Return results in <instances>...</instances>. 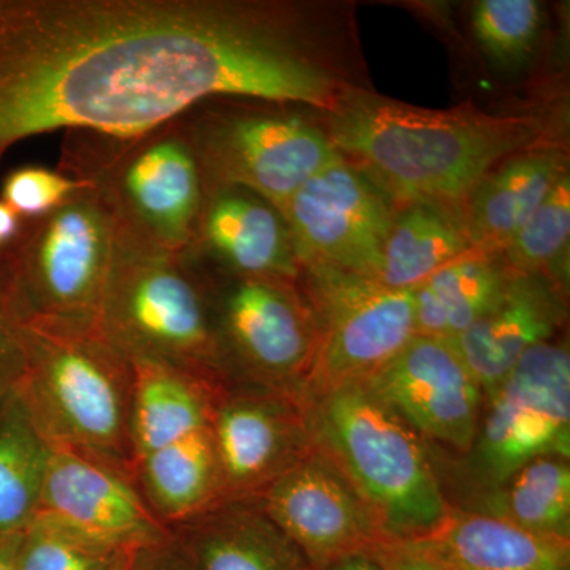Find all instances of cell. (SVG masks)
Returning <instances> with one entry per match:
<instances>
[{
    "label": "cell",
    "instance_id": "cell-12",
    "mask_svg": "<svg viewBox=\"0 0 570 570\" xmlns=\"http://www.w3.org/2000/svg\"><path fill=\"white\" fill-rule=\"evenodd\" d=\"M281 214L302 269L325 266L376 281L395 206L346 160L311 176Z\"/></svg>",
    "mask_w": 570,
    "mask_h": 570
},
{
    "label": "cell",
    "instance_id": "cell-11",
    "mask_svg": "<svg viewBox=\"0 0 570 570\" xmlns=\"http://www.w3.org/2000/svg\"><path fill=\"white\" fill-rule=\"evenodd\" d=\"M298 283L321 333L302 395L365 382L415 336L414 288L392 291L325 266H305Z\"/></svg>",
    "mask_w": 570,
    "mask_h": 570
},
{
    "label": "cell",
    "instance_id": "cell-15",
    "mask_svg": "<svg viewBox=\"0 0 570 570\" xmlns=\"http://www.w3.org/2000/svg\"><path fill=\"white\" fill-rule=\"evenodd\" d=\"M39 513L119 553L171 539L132 472L77 450L52 448Z\"/></svg>",
    "mask_w": 570,
    "mask_h": 570
},
{
    "label": "cell",
    "instance_id": "cell-9",
    "mask_svg": "<svg viewBox=\"0 0 570 570\" xmlns=\"http://www.w3.org/2000/svg\"><path fill=\"white\" fill-rule=\"evenodd\" d=\"M550 453L570 456V354L554 341L530 348L483 395L474 444L452 461L471 502Z\"/></svg>",
    "mask_w": 570,
    "mask_h": 570
},
{
    "label": "cell",
    "instance_id": "cell-7",
    "mask_svg": "<svg viewBox=\"0 0 570 570\" xmlns=\"http://www.w3.org/2000/svg\"><path fill=\"white\" fill-rule=\"evenodd\" d=\"M80 183L55 212L24 220L3 247L22 324L99 332L118 225L99 190Z\"/></svg>",
    "mask_w": 570,
    "mask_h": 570
},
{
    "label": "cell",
    "instance_id": "cell-32",
    "mask_svg": "<svg viewBox=\"0 0 570 570\" xmlns=\"http://www.w3.org/2000/svg\"><path fill=\"white\" fill-rule=\"evenodd\" d=\"M24 365L22 321L11 294L9 266L0 249V395L13 387Z\"/></svg>",
    "mask_w": 570,
    "mask_h": 570
},
{
    "label": "cell",
    "instance_id": "cell-38",
    "mask_svg": "<svg viewBox=\"0 0 570 570\" xmlns=\"http://www.w3.org/2000/svg\"><path fill=\"white\" fill-rule=\"evenodd\" d=\"M130 557H132V551L121 554L110 570H129Z\"/></svg>",
    "mask_w": 570,
    "mask_h": 570
},
{
    "label": "cell",
    "instance_id": "cell-18",
    "mask_svg": "<svg viewBox=\"0 0 570 570\" xmlns=\"http://www.w3.org/2000/svg\"><path fill=\"white\" fill-rule=\"evenodd\" d=\"M566 314L560 285L512 269L493 306L452 344L487 395L530 348L557 335Z\"/></svg>",
    "mask_w": 570,
    "mask_h": 570
},
{
    "label": "cell",
    "instance_id": "cell-25",
    "mask_svg": "<svg viewBox=\"0 0 570 570\" xmlns=\"http://www.w3.org/2000/svg\"><path fill=\"white\" fill-rule=\"evenodd\" d=\"M51 453L17 382L0 395V535L36 519Z\"/></svg>",
    "mask_w": 570,
    "mask_h": 570
},
{
    "label": "cell",
    "instance_id": "cell-26",
    "mask_svg": "<svg viewBox=\"0 0 570 570\" xmlns=\"http://www.w3.org/2000/svg\"><path fill=\"white\" fill-rule=\"evenodd\" d=\"M471 250L463 223L433 206L395 208L376 283L412 291L442 266Z\"/></svg>",
    "mask_w": 570,
    "mask_h": 570
},
{
    "label": "cell",
    "instance_id": "cell-33",
    "mask_svg": "<svg viewBox=\"0 0 570 570\" xmlns=\"http://www.w3.org/2000/svg\"><path fill=\"white\" fill-rule=\"evenodd\" d=\"M374 551L387 570H460L420 542H381Z\"/></svg>",
    "mask_w": 570,
    "mask_h": 570
},
{
    "label": "cell",
    "instance_id": "cell-19",
    "mask_svg": "<svg viewBox=\"0 0 570 570\" xmlns=\"http://www.w3.org/2000/svg\"><path fill=\"white\" fill-rule=\"evenodd\" d=\"M170 531L194 570H313L255 498L223 499Z\"/></svg>",
    "mask_w": 570,
    "mask_h": 570
},
{
    "label": "cell",
    "instance_id": "cell-6",
    "mask_svg": "<svg viewBox=\"0 0 570 570\" xmlns=\"http://www.w3.org/2000/svg\"><path fill=\"white\" fill-rule=\"evenodd\" d=\"M22 344L18 387L52 448L77 450L134 474L132 363L99 332L22 324Z\"/></svg>",
    "mask_w": 570,
    "mask_h": 570
},
{
    "label": "cell",
    "instance_id": "cell-27",
    "mask_svg": "<svg viewBox=\"0 0 570 570\" xmlns=\"http://www.w3.org/2000/svg\"><path fill=\"white\" fill-rule=\"evenodd\" d=\"M456 509L489 513L540 538L570 543V456H539L498 490Z\"/></svg>",
    "mask_w": 570,
    "mask_h": 570
},
{
    "label": "cell",
    "instance_id": "cell-37",
    "mask_svg": "<svg viewBox=\"0 0 570 570\" xmlns=\"http://www.w3.org/2000/svg\"><path fill=\"white\" fill-rule=\"evenodd\" d=\"M22 532L20 534L0 535V570H17Z\"/></svg>",
    "mask_w": 570,
    "mask_h": 570
},
{
    "label": "cell",
    "instance_id": "cell-30",
    "mask_svg": "<svg viewBox=\"0 0 570 570\" xmlns=\"http://www.w3.org/2000/svg\"><path fill=\"white\" fill-rule=\"evenodd\" d=\"M542 7L535 0H482L474 7L472 26L487 55L512 66L534 50Z\"/></svg>",
    "mask_w": 570,
    "mask_h": 570
},
{
    "label": "cell",
    "instance_id": "cell-16",
    "mask_svg": "<svg viewBox=\"0 0 570 570\" xmlns=\"http://www.w3.org/2000/svg\"><path fill=\"white\" fill-rule=\"evenodd\" d=\"M254 498L311 568L384 542L365 501L317 449Z\"/></svg>",
    "mask_w": 570,
    "mask_h": 570
},
{
    "label": "cell",
    "instance_id": "cell-5",
    "mask_svg": "<svg viewBox=\"0 0 570 570\" xmlns=\"http://www.w3.org/2000/svg\"><path fill=\"white\" fill-rule=\"evenodd\" d=\"M99 333L129 362L153 360L212 384H230L220 358L212 284L186 254L118 238Z\"/></svg>",
    "mask_w": 570,
    "mask_h": 570
},
{
    "label": "cell",
    "instance_id": "cell-13",
    "mask_svg": "<svg viewBox=\"0 0 570 570\" xmlns=\"http://www.w3.org/2000/svg\"><path fill=\"white\" fill-rule=\"evenodd\" d=\"M209 431L224 499L257 497L316 450L302 395L254 385L217 390Z\"/></svg>",
    "mask_w": 570,
    "mask_h": 570
},
{
    "label": "cell",
    "instance_id": "cell-10",
    "mask_svg": "<svg viewBox=\"0 0 570 570\" xmlns=\"http://www.w3.org/2000/svg\"><path fill=\"white\" fill-rule=\"evenodd\" d=\"M209 284L227 381L302 395L321 333L299 283L230 277L220 291Z\"/></svg>",
    "mask_w": 570,
    "mask_h": 570
},
{
    "label": "cell",
    "instance_id": "cell-28",
    "mask_svg": "<svg viewBox=\"0 0 570 570\" xmlns=\"http://www.w3.org/2000/svg\"><path fill=\"white\" fill-rule=\"evenodd\" d=\"M570 238V176H562L501 257L513 272L549 277L564 288Z\"/></svg>",
    "mask_w": 570,
    "mask_h": 570
},
{
    "label": "cell",
    "instance_id": "cell-29",
    "mask_svg": "<svg viewBox=\"0 0 570 570\" xmlns=\"http://www.w3.org/2000/svg\"><path fill=\"white\" fill-rule=\"evenodd\" d=\"M121 554L39 513L22 532L17 570H110Z\"/></svg>",
    "mask_w": 570,
    "mask_h": 570
},
{
    "label": "cell",
    "instance_id": "cell-24",
    "mask_svg": "<svg viewBox=\"0 0 570 570\" xmlns=\"http://www.w3.org/2000/svg\"><path fill=\"white\" fill-rule=\"evenodd\" d=\"M512 269L501 255L468 250L414 288L415 335L453 341L493 306Z\"/></svg>",
    "mask_w": 570,
    "mask_h": 570
},
{
    "label": "cell",
    "instance_id": "cell-1",
    "mask_svg": "<svg viewBox=\"0 0 570 570\" xmlns=\"http://www.w3.org/2000/svg\"><path fill=\"white\" fill-rule=\"evenodd\" d=\"M346 89L285 3H0V160L36 135L146 132L219 97L328 112Z\"/></svg>",
    "mask_w": 570,
    "mask_h": 570
},
{
    "label": "cell",
    "instance_id": "cell-2",
    "mask_svg": "<svg viewBox=\"0 0 570 570\" xmlns=\"http://www.w3.org/2000/svg\"><path fill=\"white\" fill-rule=\"evenodd\" d=\"M324 130L395 208L433 206L461 223L483 176L543 135L534 116L490 115L471 105L431 110L352 88L325 112Z\"/></svg>",
    "mask_w": 570,
    "mask_h": 570
},
{
    "label": "cell",
    "instance_id": "cell-21",
    "mask_svg": "<svg viewBox=\"0 0 570 570\" xmlns=\"http://www.w3.org/2000/svg\"><path fill=\"white\" fill-rule=\"evenodd\" d=\"M130 363L129 439L135 466L154 450L208 428L214 395L224 385L153 360Z\"/></svg>",
    "mask_w": 570,
    "mask_h": 570
},
{
    "label": "cell",
    "instance_id": "cell-31",
    "mask_svg": "<svg viewBox=\"0 0 570 570\" xmlns=\"http://www.w3.org/2000/svg\"><path fill=\"white\" fill-rule=\"evenodd\" d=\"M80 186L59 170L28 165L6 175L0 200L22 220H31L55 212Z\"/></svg>",
    "mask_w": 570,
    "mask_h": 570
},
{
    "label": "cell",
    "instance_id": "cell-8",
    "mask_svg": "<svg viewBox=\"0 0 570 570\" xmlns=\"http://www.w3.org/2000/svg\"><path fill=\"white\" fill-rule=\"evenodd\" d=\"M181 119L205 194L238 187L283 213L311 176L343 160L325 130L298 112L204 102Z\"/></svg>",
    "mask_w": 570,
    "mask_h": 570
},
{
    "label": "cell",
    "instance_id": "cell-3",
    "mask_svg": "<svg viewBox=\"0 0 570 570\" xmlns=\"http://www.w3.org/2000/svg\"><path fill=\"white\" fill-rule=\"evenodd\" d=\"M302 397L314 445L365 501L384 542H417L448 520L433 450L363 382Z\"/></svg>",
    "mask_w": 570,
    "mask_h": 570
},
{
    "label": "cell",
    "instance_id": "cell-39",
    "mask_svg": "<svg viewBox=\"0 0 570 570\" xmlns=\"http://www.w3.org/2000/svg\"><path fill=\"white\" fill-rule=\"evenodd\" d=\"M0 3H2V0H0Z\"/></svg>",
    "mask_w": 570,
    "mask_h": 570
},
{
    "label": "cell",
    "instance_id": "cell-34",
    "mask_svg": "<svg viewBox=\"0 0 570 570\" xmlns=\"http://www.w3.org/2000/svg\"><path fill=\"white\" fill-rule=\"evenodd\" d=\"M129 570H194L174 535L156 546L142 547L132 551Z\"/></svg>",
    "mask_w": 570,
    "mask_h": 570
},
{
    "label": "cell",
    "instance_id": "cell-35",
    "mask_svg": "<svg viewBox=\"0 0 570 570\" xmlns=\"http://www.w3.org/2000/svg\"><path fill=\"white\" fill-rule=\"evenodd\" d=\"M313 570H387V568L377 557L374 547H371V549L351 551Z\"/></svg>",
    "mask_w": 570,
    "mask_h": 570
},
{
    "label": "cell",
    "instance_id": "cell-17",
    "mask_svg": "<svg viewBox=\"0 0 570 570\" xmlns=\"http://www.w3.org/2000/svg\"><path fill=\"white\" fill-rule=\"evenodd\" d=\"M195 264L213 262L230 277L298 283L296 257L283 214L249 190L228 187L205 194L193 245Z\"/></svg>",
    "mask_w": 570,
    "mask_h": 570
},
{
    "label": "cell",
    "instance_id": "cell-20",
    "mask_svg": "<svg viewBox=\"0 0 570 570\" xmlns=\"http://www.w3.org/2000/svg\"><path fill=\"white\" fill-rule=\"evenodd\" d=\"M566 174L568 157L551 146H531L502 160L483 176L464 205L463 227L471 249L501 255Z\"/></svg>",
    "mask_w": 570,
    "mask_h": 570
},
{
    "label": "cell",
    "instance_id": "cell-4",
    "mask_svg": "<svg viewBox=\"0 0 570 570\" xmlns=\"http://www.w3.org/2000/svg\"><path fill=\"white\" fill-rule=\"evenodd\" d=\"M181 116L124 137L63 138L59 171L99 190L124 243L171 254L193 245L205 187Z\"/></svg>",
    "mask_w": 570,
    "mask_h": 570
},
{
    "label": "cell",
    "instance_id": "cell-14",
    "mask_svg": "<svg viewBox=\"0 0 570 570\" xmlns=\"http://www.w3.org/2000/svg\"><path fill=\"white\" fill-rule=\"evenodd\" d=\"M363 384L423 441L466 455L474 444L483 390L452 341L415 335Z\"/></svg>",
    "mask_w": 570,
    "mask_h": 570
},
{
    "label": "cell",
    "instance_id": "cell-22",
    "mask_svg": "<svg viewBox=\"0 0 570 570\" xmlns=\"http://www.w3.org/2000/svg\"><path fill=\"white\" fill-rule=\"evenodd\" d=\"M417 542L460 570H570V543L474 510L452 508L448 520Z\"/></svg>",
    "mask_w": 570,
    "mask_h": 570
},
{
    "label": "cell",
    "instance_id": "cell-36",
    "mask_svg": "<svg viewBox=\"0 0 570 570\" xmlns=\"http://www.w3.org/2000/svg\"><path fill=\"white\" fill-rule=\"evenodd\" d=\"M22 223L24 220L0 200V249L9 246L17 238L21 232Z\"/></svg>",
    "mask_w": 570,
    "mask_h": 570
},
{
    "label": "cell",
    "instance_id": "cell-23",
    "mask_svg": "<svg viewBox=\"0 0 570 570\" xmlns=\"http://www.w3.org/2000/svg\"><path fill=\"white\" fill-rule=\"evenodd\" d=\"M134 474L149 508L168 528L224 499L209 426L142 456L135 463Z\"/></svg>",
    "mask_w": 570,
    "mask_h": 570
}]
</instances>
